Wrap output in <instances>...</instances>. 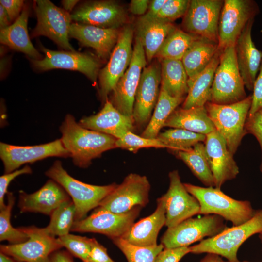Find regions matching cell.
Instances as JSON below:
<instances>
[{
  "label": "cell",
  "mask_w": 262,
  "mask_h": 262,
  "mask_svg": "<svg viewBox=\"0 0 262 262\" xmlns=\"http://www.w3.org/2000/svg\"><path fill=\"white\" fill-rule=\"evenodd\" d=\"M0 262H18L11 257L0 252Z\"/></svg>",
  "instance_id": "9f6ffc18"
},
{
  "label": "cell",
  "mask_w": 262,
  "mask_h": 262,
  "mask_svg": "<svg viewBox=\"0 0 262 262\" xmlns=\"http://www.w3.org/2000/svg\"><path fill=\"white\" fill-rule=\"evenodd\" d=\"M0 3L6 11L11 21L17 17L24 7V1L21 0H0Z\"/></svg>",
  "instance_id": "c3c4849f"
},
{
  "label": "cell",
  "mask_w": 262,
  "mask_h": 262,
  "mask_svg": "<svg viewBox=\"0 0 262 262\" xmlns=\"http://www.w3.org/2000/svg\"><path fill=\"white\" fill-rule=\"evenodd\" d=\"M198 37L176 27L166 37L155 56L181 60L185 53Z\"/></svg>",
  "instance_id": "e575fe53"
},
{
  "label": "cell",
  "mask_w": 262,
  "mask_h": 262,
  "mask_svg": "<svg viewBox=\"0 0 262 262\" xmlns=\"http://www.w3.org/2000/svg\"><path fill=\"white\" fill-rule=\"evenodd\" d=\"M190 253V246L164 248L156 257L155 262H179Z\"/></svg>",
  "instance_id": "f6af8a7d"
},
{
  "label": "cell",
  "mask_w": 262,
  "mask_h": 262,
  "mask_svg": "<svg viewBox=\"0 0 262 262\" xmlns=\"http://www.w3.org/2000/svg\"><path fill=\"white\" fill-rule=\"evenodd\" d=\"M161 88L170 96L185 98L188 91V77L181 60H161Z\"/></svg>",
  "instance_id": "1f68e13d"
},
{
  "label": "cell",
  "mask_w": 262,
  "mask_h": 262,
  "mask_svg": "<svg viewBox=\"0 0 262 262\" xmlns=\"http://www.w3.org/2000/svg\"><path fill=\"white\" fill-rule=\"evenodd\" d=\"M254 21L253 19L247 23L235 46L238 68L245 86L250 91L253 90L262 60V52L252 39Z\"/></svg>",
  "instance_id": "cb8c5ba5"
},
{
  "label": "cell",
  "mask_w": 262,
  "mask_h": 262,
  "mask_svg": "<svg viewBox=\"0 0 262 262\" xmlns=\"http://www.w3.org/2000/svg\"><path fill=\"white\" fill-rule=\"evenodd\" d=\"M58 243L72 255L88 262L92 238L68 234L57 238Z\"/></svg>",
  "instance_id": "ab89813d"
},
{
  "label": "cell",
  "mask_w": 262,
  "mask_h": 262,
  "mask_svg": "<svg viewBox=\"0 0 262 262\" xmlns=\"http://www.w3.org/2000/svg\"><path fill=\"white\" fill-rule=\"evenodd\" d=\"M41 49L45 54L44 58L30 59L37 69L45 71L63 68L76 70L85 75L96 84L100 64L95 57L76 51H54L44 47Z\"/></svg>",
  "instance_id": "d6986e66"
},
{
  "label": "cell",
  "mask_w": 262,
  "mask_h": 262,
  "mask_svg": "<svg viewBox=\"0 0 262 262\" xmlns=\"http://www.w3.org/2000/svg\"><path fill=\"white\" fill-rule=\"evenodd\" d=\"M150 2L148 0H131L130 10L134 15L144 16L147 10Z\"/></svg>",
  "instance_id": "f907efd6"
},
{
  "label": "cell",
  "mask_w": 262,
  "mask_h": 262,
  "mask_svg": "<svg viewBox=\"0 0 262 262\" xmlns=\"http://www.w3.org/2000/svg\"><path fill=\"white\" fill-rule=\"evenodd\" d=\"M117 147L135 152L142 148H167L164 143L158 138H147L137 135L133 132L126 133L122 137L116 141Z\"/></svg>",
  "instance_id": "60d3db41"
},
{
  "label": "cell",
  "mask_w": 262,
  "mask_h": 262,
  "mask_svg": "<svg viewBox=\"0 0 262 262\" xmlns=\"http://www.w3.org/2000/svg\"><path fill=\"white\" fill-rule=\"evenodd\" d=\"M245 87L237 65L235 46L226 48L221 50L209 102L226 105L241 101L247 97Z\"/></svg>",
  "instance_id": "8992f818"
},
{
  "label": "cell",
  "mask_w": 262,
  "mask_h": 262,
  "mask_svg": "<svg viewBox=\"0 0 262 262\" xmlns=\"http://www.w3.org/2000/svg\"><path fill=\"white\" fill-rule=\"evenodd\" d=\"M78 123L85 128L112 136L117 139L128 132H132L135 127L132 116L121 113L108 99L98 113L83 117Z\"/></svg>",
  "instance_id": "7402d4cb"
},
{
  "label": "cell",
  "mask_w": 262,
  "mask_h": 262,
  "mask_svg": "<svg viewBox=\"0 0 262 262\" xmlns=\"http://www.w3.org/2000/svg\"><path fill=\"white\" fill-rule=\"evenodd\" d=\"M222 0H191L183 16V30L218 44V24Z\"/></svg>",
  "instance_id": "7c38bea8"
},
{
  "label": "cell",
  "mask_w": 262,
  "mask_h": 262,
  "mask_svg": "<svg viewBox=\"0 0 262 262\" xmlns=\"http://www.w3.org/2000/svg\"><path fill=\"white\" fill-rule=\"evenodd\" d=\"M133 30L131 26H126L120 31L109 60L99 74L98 93L104 103L130 65L133 54Z\"/></svg>",
  "instance_id": "5bb4252c"
},
{
  "label": "cell",
  "mask_w": 262,
  "mask_h": 262,
  "mask_svg": "<svg viewBox=\"0 0 262 262\" xmlns=\"http://www.w3.org/2000/svg\"><path fill=\"white\" fill-rule=\"evenodd\" d=\"M60 131L64 147L74 164L81 168L88 167L93 159L100 157L103 152L117 148L116 138L82 127L70 114L65 116Z\"/></svg>",
  "instance_id": "6da1fadb"
},
{
  "label": "cell",
  "mask_w": 262,
  "mask_h": 262,
  "mask_svg": "<svg viewBox=\"0 0 262 262\" xmlns=\"http://www.w3.org/2000/svg\"><path fill=\"white\" fill-rule=\"evenodd\" d=\"M166 0H153L150 2L146 13L138 19L140 21L149 20L154 18L159 12Z\"/></svg>",
  "instance_id": "681fc988"
},
{
  "label": "cell",
  "mask_w": 262,
  "mask_h": 262,
  "mask_svg": "<svg viewBox=\"0 0 262 262\" xmlns=\"http://www.w3.org/2000/svg\"><path fill=\"white\" fill-rule=\"evenodd\" d=\"M7 203L0 209V241H7L10 244H17L27 241L29 236L19 228L13 227L10 218L15 203V197L12 193H7Z\"/></svg>",
  "instance_id": "f35d334b"
},
{
  "label": "cell",
  "mask_w": 262,
  "mask_h": 262,
  "mask_svg": "<svg viewBox=\"0 0 262 262\" xmlns=\"http://www.w3.org/2000/svg\"><path fill=\"white\" fill-rule=\"evenodd\" d=\"M45 175L59 183L71 197L76 208L75 221L85 218L117 185L115 183L95 185L78 180L66 172L59 160L54 162Z\"/></svg>",
  "instance_id": "277c9868"
},
{
  "label": "cell",
  "mask_w": 262,
  "mask_h": 262,
  "mask_svg": "<svg viewBox=\"0 0 262 262\" xmlns=\"http://www.w3.org/2000/svg\"><path fill=\"white\" fill-rule=\"evenodd\" d=\"M205 149L207 161L215 180V187L220 189L227 180L235 178L239 167L227 144L216 130L206 135Z\"/></svg>",
  "instance_id": "ffe728a7"
},
{
  "label": "cell",
  "mask_w": 262,
  "mask_h": 262,
  "mask_svg": "<svg viewBox=\"0 0 262 262\" xmlns=\"http://www.w3.org/2000/svg\"><path fill=\"white\" fill-rule=\"evenodd\" d=\"M218 50L208 66L195 77L188 79V91L182 108L204 107L210 101L214 74L220 61Z\"/></svg>",
  "instance_id": "4316f807"
},
{
  "label": "cell",
  "mask_w": 262,
  "mask_h": 262,
  "mask_svg": "<svg viewBox=\"0 0 262 262\" xmlns=\"http://www.w3.org/2000/svg\"><path fill=\"white\" fill-rule=\"evenodd\" d=\"M31 168L26 165L20 169H17L9 173H5L0 177V209L3 208L6 204L4 197L7 194V188L10 183L16 177L22 174H31Z\"/></svg>",
  "instance_id": "ee69618b"
},
{
  "label": "cell",
  "mask_w": 262,
  "mask_h": 262,
  "mask_svg": "<svg viewBox=\"0 0 262 262\" xmlns=\"http://www.w3.org/2000/svg\"><path fill=\"white\" fill-rule=\"evenodd\" d=\"M200 262H229L224 261L221 256L213 253H207Z\"/></svg>",
  "instance_id": "db71d44e"
},
{
  "label": "cell",
  "mask_w": 262,
  "mask_h": 262,
  "mask_svg": "<svg viewBox=\"0 0 262 262\" xmlns=\"http://www.w3.org/2000/svg\"><path fill=\"white\" fill-rule=\"evenodd\" d=\"M76 208L72 199L62 203L51 213L49 225L44 228L49 235L60 237L69 234L75 221Z\"/></svg>",
  "instance_id": "d590c367"
},
{
  "label": "cell",
  "mask_w": 262,
  "mask_h": 262,
  "mask_svg": "<svg viewBox=\"0 0 262 262\" xmlns=\"http://www.w3.org/2000/svg\"><path fill=\"white\" fill-rule=\"evenodd\" d=\"M259 238L262 244V233L261 234H259Z\"/></svg>",
  "instance_id": "6f0895ef"
},
{
  "label": "cell",
  "mask_w": 262,
  "mask_h": 262,
  "mask_svg": "<svg viewBox=\"0 0 262 262\" xmlns=\"http://www.w3.org/2000/svg\"><path fill=\"white\" fill-rule=\"evenodd\" d=\"M88 262H115L109 256L107 249L96 239L92 238Z\"/></svg>",
  "instance_id": "7dc6e473"
},
{
  "label": "cell",
  "mask_w": 262,
  "mask_h": 262,
  "mask_svg": "<svg viewBox=\"0 0 262 262\" xmlns=\"http://www.w3.org/2000/svg\"><path fill=\"white\" fill-rule=\"evenodd\" d=\"M150 189V184L146 176L130 173L97 208L115 213H124L137 206L145 207L149 202Z\"/></svg>",
  "instance_id": "ba28073f"
},
{
  "label": "cell",
  "mask_w": 262,
  "mask_h": 262,
  "mask_svg": "<svg viewBox=\"0 0 262 262\" xmlns=\"http://www.w3.org/2000/svg\"><path fill=\"white\" fill-rule=\"evenodd\" d=\"M120 32L116 28H102L77 22L71 23L69 36L76 39L82 46L92 48L98 57L106 59L110 56Z\"/></svg>",
  "instance_id": "d4e9b609"
},
{
  "label": "cell",
  "mask_w": 262,
  "mask_h": 262,
  "mask_svg": "<svg viewBox=\"0 0 262 262\" xmlns=\"http://www.w3.org/2000/svg\"><path fill=\"white\" fill-rule=\"evenodd\" d=\"M164 127L182 129L204 135L216 130L205 106L177 108L169 116Z\"/></svg>",
  "instance_id": "f1b7e54d"
},
{
  "label": "cell",
  "mask_w": 262,
  "mask_h": 262,
  "mask_svg": "<svg viewBox=\"0 0 262 262\" xmlns=\"http://www.w3.org/2000/svg\"><path fill=\"white\" fill-rule=\"evenodd\" d=\"M72 20L102 28H116L126 21L124 8L112 1H96L83 4L71 15Z\"/></svg>",
  "instance_id": "44dd1931"
},
{
  "label": "cell",
  "mask_w": 262,
  "mask_h": 262,
  "mask_svg": "<svg viewBox=\"0 0 262 262\" xmlns=\"http://www.w3.org/2000/svg\"><path fill=\"white\" fill-rule=\"evenodd\" d=\"M189 3L188 0H166L158 14L150 20L173 23L177 19L184 16Z\"/></svg>",
  "instance_id": "b9f144b4"
},
{
  "label": "cell",
  "mask_w": 262,
  "mask_h": 262,
  "mask_svg": "<svg viewBox=\"0 0 262 262\" xmlns=\"http://www.w3.org/2000/svg\"><path fill=\"white\" fill-rule=\"evenodd\" d=\"M78 2L79 0H65L62 1V3L66 11H70Z\"/></svg>",
  "instance_id": "11a10c76"
},
{
  "label": "cell",
  "mask_w": 262,
  "mask_h": 262,
  "mask_svg": "<svg viewBox=\"0 0 262 262\" xmlns=\"http://www.w3.org/2000/svg\"><path fill=\"white\" fill-rule=\"evenodd\" d=\"M262 233V209H259L245 223L227 228L217 235L190 246V253H213L225 258L229 262H241L237 257L240 246L252 235Z\"/></svg>",
  "instance_id": "3957f363"
},
{
  "label": "cell",
  "mask_w": 262,
  "mask_h": 262,
  "mask_svg": "<svg viewBox=\"0 0 262 262\" xmlns=\"http://www.w3.org/2000/svg\"><path fill=\"white\" fill-rule=\"evenodd\" d=\"M184 185L198 201L200 214L217 215L231 222L233 226L247 221L256 211L249 201L235 199L215 187H203L190 183Z\"/></svg>",
  "instance_id": "7a4b0ae2"
},
{
  "label": "cell",
  "mask_w": 262,
  "mask_h": 262,
  "mask_svg": "<svg viewBox=\"0 0 262 262\" xmlns=\"http://www.w3.org/2000/svg\"><path fill=\"white\" fill-rule=\"evenodd\" d=\"M169 179V188L162 196L165 201V226L167 228L200 214V211L198 201L186 190L181 181L178 171L174 170L170 172Z\"/></svg>",
  "instance_id": "e0dca14e"
},
{
  "label": "cell",
  "mask_w": 262,
  "mask_h": 262,
  "mask_svg": "<svg viewBox=\"0 0 262 262\" xmlns=\"http://www.w3.org/2000/svg\"><path fill=\"white\" fill-rule=\"evenodd\" d=\"M142 208L137 206L124 213L96 208L89 216L75 221L71 231L100 233L111 239L121 237L134 223Z\"/></svg>",
  "instance_id": "9a60e30c"
},
{
  "label": "cell",
  "mask_w": 262,
  "mask_h": 262,
  "mask_svg": "<svg viewBox=\"0 0 262 262\" xmlns=\"http://www.w3.org/2000/svg\"><path fill=\"white\" fill-rule=\"evenodd\" d=\"M10 19L9 16L4 9L1 5H0V28L3 29L8 26L10 22Z\"/></svg>",
  "instance_id": "f5cc1de1"
},
{
  "label": "cell",
  "mask_w": 262,
  "mask_h": 262,
  "mask_svg": "<svg viewBox=\"0 0 262 262\" xmlns=\"http://www.w3.org/2000/svg\"><path fill=\"white\" fill-rule=\"evenodd\" d=\"M177 155L204 185L215 187V180L207 161L204 144L198 143L188 150L177 151Z\"/></svg>",
  "instance_id": "836d02e7"
},
{
  "label": "cell",
  "mask_w": 262,
  "mask_h": 262,
  "mask_svg": "<svg viewBox=\"0 0 262 262\" xmlns=\"http://www.w3.org/2000/svg\"><path fill=\"white\" fill-rule=\"evenodd\" d=\"M157 138L171 150L187 151L198 143L204 142L206 135L182 129L173 128L160 133Z\"/></svg>",
  "instance_id": "8d00e7d4"
},
{
  "label": "cell",
  "mask_w": 262,
  "mask_h": 262,
  "mask_svg": "<svg viewBox=\"0 0 262 262\" xmlns=\"http://www.w3.org/2000/svg\"><path fill=\"white\" fill-rule=\"evenodd\" d=\"M224 219L215 214H207L200 218H188L167 230L161 239L164 248L189 246L201 241L206 237H214L227 227Z\"/></svg>",
  "instance_id": "52a82bcc"
},
{
  "label": "cell",
  "mask_w": 262,
  "mask_h": 262,
  "mask_svg": "<svg viewBox=\"0 0 262 262\" xmlns=\"http://www.w3.org/2000/svg\"><path fill=\"white\" fill-rule=\"evenodd\" d=\"M49 262H74V261L69 252L59 249L50 255Z\"/></svg>",
  "instance_id": "816d5d0a"
},
{
  "label": "cell",
  "mask_w": 262,
  "mask_h": 262,
  "mask_svg": "<svg viewBox=\"0 0 262 262\" xmlns=\"http://www.w3.org/2000/svg\"><path fill=\"white\" fill-rule=\"evenodd\" d=\"M29 10L24 5L21 14L15 22L0 30V41L10 48L26 54L30 59L40 60L42 55L31 43L27 30Z\"/></svg>",
  "instance_id": "83f0119b"
},
{
  "label": "cell",
  "mask_w": 262,
  "mask_h": 262,
  "mask_svg": "<svg viewBox=\"0 0 262 262\" xmlns=\"http://www.w3.org/2000/svg\"><path fill=\"white\" fill-rule=\"evenodd\" d=\"M248 262V261H243V262Z\"/></svg>",
  "instance_id": "680465c9"
},
{
  "label": "cell",
  "mask_w": 262,
  "mask_h": 262,
  "mask_svg": "<svg viewBox=\"0 0 262 262\" xmlns=\"http://www.w3.org/2000/svg\"><path fill=\"white\" fill-rule=\"evenodd\" d=\"M70 199L65 190L52 179L38 190L27 194L19 192L18 207L21 213H39L50 215L62 203Z\"/></svg>",
  "instance_id": "603a6c76"
},
{
  "label": "cell",
  "mask_w": 262,
  "mask_h": 262,
  "mask_svg": "<svg viewBox=\"0 0 262 262\" xmlns=\"http://www.w3.org/2000/svg\"><path fill=\"white\" fill-rule=\"evenodd\" d=\"M176 27L172 22L138 20L136 36L143 44L147 61L150 62L168 35Z\"/></svg>",
  "instance_id": "f546056e"
},
{
  "label": "cell",
  "mask_w": 262,
  "mask_h": 262,
  "mask_svg": "<svg viewBox=\"0 0 262 262\" xmlns=\"http://www.w3.org/2000/svg\"><path fill=\"white\" fill-rule=\"evenodd\" d=\"M184 99L185 98L172 97L160 87L153 114L141 136L147 138H156L169 116Z\"/></svg>",
  "instance_id": "d6a6232c"
},
{
  "label": "cell",
  "mask_w": 262,
  "mask_h": 262,
  "mask_svg": "<svg viewBox=\"0 0 262 262\" xmlns=\"http://www.w3.org/2000/svg\"><path fill=\"white\" fill-rule=\"evenodd\" d=\"M19 228L29 236L27 241L0 246V252L18 262H49L50 255L62 247L57 238L48 234L44 228L31 226Z\"/></svg>",
  "instance_id": "8fae6325"
},
{
  "label": "cell",
  "mask_w": 262,
  "mask_h": 262,
  "mask_svg": "<svg viewBox=\"0 0 262 262\" xmlns=\"http://www.w3.org/2000/svg\"><path fill=\"white\" fill-rule=\"evenodd\" d=\"M252 96L239 102L226 105L208 102L205 105L215 129L234 154L242 139L247 133L246 123L251 107Z\"/></svg>",
  "instance_id": "5b68a950"
},
{
  "label": "cell",
  "mask_w": 262,
  "mask_h": 262,
  "mask_svg": "<svg viewBox=\"0 0 262 262\" xmlns=\"http://www.w3.org/2000/svg\"><path fill=\"white\" fill-rule=\"evenodd\" d=\"M111 240L125 255L128 262H155L157 255L164 249L161 243L152 246H140L131 244L121 237Z\"/></svg>",
  "instance_id": "74e56055"
},
{
  "label": "cell",
  "mask_w": 262,
  "mask_h": 262,
  "mask_svg": "<svg viewBox=\"0 0 262 262\" xmlns=\"http://www.w3.org/2000/svg\"><path fill=\"white\" fill-rule=\"evenodd\" d=\"M50 157H70L60 139L38 145L20 146L0 142V157L5 173L17 170L20 166Z\"/></svg>",
  "instance_id": "2e32d148"
},
{
  "label": "cell",
  "mask_w": 262,
  "mask_h": 262,
  "mask_svg": "<svg viewBox=\"0 0 262 262\" xmlns=\"http://www.w3.org/2000/svg\"><path fill=\"white\" fill-rule=\"evenodd\" d=\"M165 201L162 196L157 201L155 211L134 223L121 237L129 243L140 246L156 245L158 234L165 225Z\"/></svg>",
  "instance_id": "484cf974"
},
{
  "label": "cell",
  "mask_w": 262,
  "mask_h": 262,
  "mask_svg": "<svg viewBox=\"0 0 262 262\" xmlns=\"http://www.w3.org/2000/svg\"><path fill=\"white\" fill-rule=\"evenodd\" d=\"M217 50V43L198 37L181 60L188 79L194 78L203 71L211 62Z\"/></svg>",
  "instance_id": "4dcf8cb0"
},
{
  "label": "cell",
  "mask_w": 262,
  "mask_h": 262,
  "mask_svg": "<svg viewBox=\"0 0 262 262\" xmlns=\"http://www.w3.org/2000/svg\"><path fill=\"white\" fill-rule=\"evenodd\" d=\"M161 82V65L154 62L142 71L134 102L132 117L134 125L145 126L149 122L157 102Z\"/></svg>",
  "instance_id": "ac0fdd59"
},
{
  "label": "cell",
  "mask_w": 262,
  "mask_h": 262,
  "mask_svg": "<svg viewBox=\"0 0 262 262\" xmlns=\"http://www.w3.org/2000/svg\"><path fill=\"white\" fill-rule=\"evenodd\" d=\"M145 50L136 36L130 65L113 89L111 102L122 114L132 116L136 90L147 64Z\"/></svg>",
  "instance_id": "4fadbf2b"
},
{
  "label": "cell",
  "mask_w": 262,
  "mask_h": 262,
  "mask_svg": "<svg viewBox=\"0 0 262 262\" xmlns=\"http://www.w3.org/2000/svg\"><path fill=\"white\" fill-rule=\"evenodd\" d=\"M34 1L37 22L31 32V37L45 36L66 50L75 51L68 39L72 20L71 15L49 0Z\"/></svg>",
  "instance_id": "30bf717a"
},
{
  "label": "cell",
  "mask_w": 262,
  "mask_h": 262,
  "mask_svg": "<svg viewBox=\"0 0 262 262\" xmlns=\"http://www.w3.org/2000/svg\"><path fill=\"white\" fill-rule=\"evenodd\" d=\"M247 132L253 134L258 140L262 151L260 171L262 172V108L251 116L247 117L246 123Z\"/></svg>",
  "instance_id": "7bdbcfd3"
},
{
  "label": "cell",
  "mask_w": 262,
  "mask_h": 262,
  "mask_svg": "<svg viewBox=\"0 0 262 262\" xmlns=\"http://www.w3.org/2000/svg\"><path fill=\"white\" fill-rule=\"evenodd\" d=\"M259 71L253 86L251 104L247 117L262 108V60Z\"/></svg>",
  "instance_id": "bcb514c9"
},
{
  "label": "cell",
  "mask_w": 262,
  "mask_h": 262,
  "mask_svg": "<svg viewBox=\"0 0 262 262\" xmlns=\"http://www.w3.org/2000/svg\"><path fill=\"white\" fill-rule=\"evenodd\" d=\"M253 0H225L218 24V49L235 46L247 23L259 13Z\"/></svg>",
  "instance_id": "9c48e42d"
}]
</instances>
